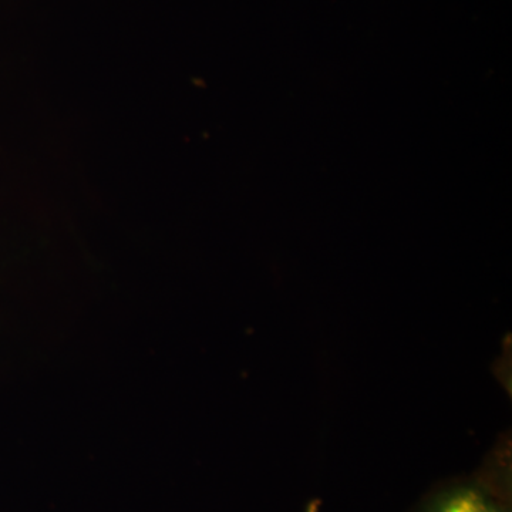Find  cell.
Listing matches in <instances>:
<instances>
[{
	"instance_id": "obj_1",
	"label": "cell",
	"mask_w": 512,
	"mask_h": 512,
	"mask_svg": "<svg viewBox=\"0 0 512 512\" xmlns=\"http://www.w3.org/2000/svg\"><path fill=\"white\" fill-rule=\"evenodd\" d=\"M420 512H508L503 505L476 484H461L434 495Z\"/></svg>"
}]
</instances>
